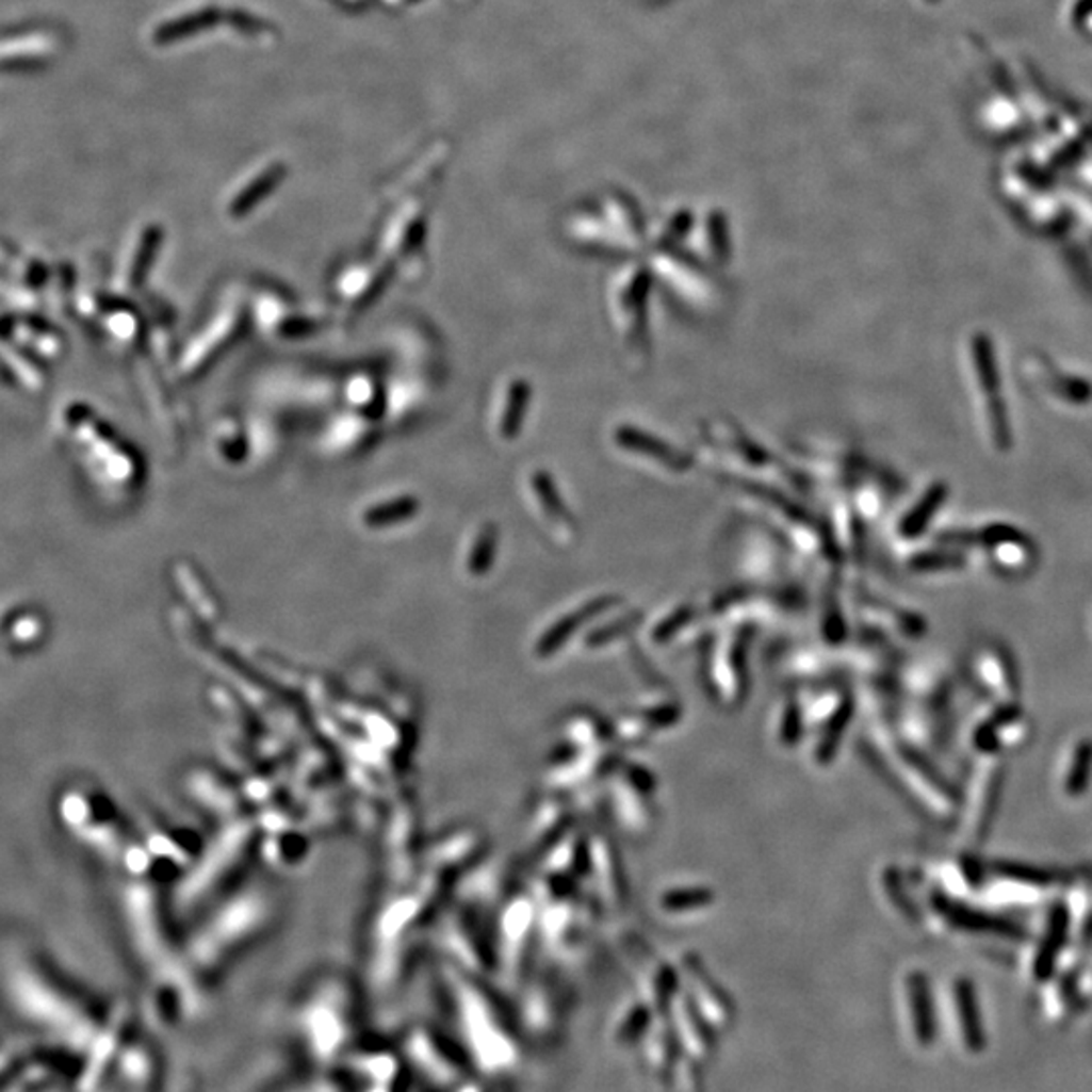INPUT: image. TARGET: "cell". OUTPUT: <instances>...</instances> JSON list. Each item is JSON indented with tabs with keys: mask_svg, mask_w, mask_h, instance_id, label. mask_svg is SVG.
Masks as SVG:
<instances>
[{
	"mask_svg": "<svg viewBox=\"0 0 1092 1092\" xmlns=\"http://www.w3.org/2000/svg\"><path fill=\"white\" fill-rule=\"evenodd\" d=\"M999 785H1001L999 759L985 755L969 783L965 817H963L965 840L975 842V840H981V835L988 832L990 821H992L993 808H995V799L999 794Z\"/></svg>",
	"mask_w": 1092,
	"mask_h": 1092,
	"instance_id": "cell-1",
	"label": "cell"
},
{
	"mask_svg": "<svg viewBox=\"0 0 1092 1092\" xmlns=\"http://www.w3.org/2000/svg\"><path fill=\"white\" fill-rule=\"evenodd\" d=\"M1026 738V718L1015 708H1006L992 716L985 724L975 731V747L983 755L999 753L1006 747H1013Z\"/></svg>",
	"mask_w": 1092,
	"mask_h": 1092,
	"instance_id": "cell-2",
	"label": "cell"
},
{
	"mask_svg": "<svg viewBox=\"0 0 1092 1092\" xmlns=\"http://www.w3.org/2000/svg\"><path fill=\"white\" fill-rule=\"evenodd\" d=\"M955 1008L965 1046L974 1054L983 1053L988 1046V1033L972 979L963 977L955 981Z\"/></svg>",
	"mask_w": 1092,
	"mask_h": 1092,
	"instance_id": "cell-3",
	"label": "cell"
},
{
	"mask_svg": "<svg viewBox=\"0 0 1092 1092\" xmlns=\"http://www.w3.org/2000/svg\"><path fill=\"white\" fill-rule=\"evenodd\" d=\"M1071 933V913L1066 909H1054L1048 916L1046 933L1033 957V977L1038 981H1048L1056 972L1058 955L1066 947Z\"/></svg>",
	"mask_w": 1092,
	"mask_h": 1092,
	"instance_id": "cell-4",
	"label": "cell"
},
{
	"mask_svg": "<svg viewBox=\"0 0 1092 1092\" xmlns=\"http://www.w3.org/2000/svg\"><path fill=\"white\" fill-rule=\"evenodd\" d=\"M975 670H977V678H981L983 686L992 695L997 696L1004 702L1012 700L1015 695V678L1010 670L1006 654H1001L999 650H993V648H983L975 659Z\"/></svg>",
	"mask_w": 1092,
	"mask_h": 1092,
	"instance_id": "cell-5",
	"label": "cell"
},
{
	"mask_svg": "<svg viewBox=\"0 0 1092 1092\" xmlns=\"http://www.w3.org/2000/svg\"><path fill=\"white\" fill-rule=\"evenodd\" d=\"M909 997L913 1008L914 1030L920 1044L931 1046L939 1033L936 1012H934L933 993L925 975L916 974L909 979Z\"/></svg>",
	"mask_w": 1092,
	"mask_h": 1092,
	"instance_id": "cell-6",
	"label": "cell"
},
{
	"mask_svg": "<svg viewBox=\"0 0 1092 1092\" xmlns=\"http://www.w3.org/2000/svg\"><path fill=\"white\" fill-rule=\"evenodd\" d=\"M617 439L621 445L630 447V450H639V452H650L648 456L655 457L657 461L662 463H668L672 468H686V459L682 456H678L672 447H668L664 441H657L654 437L646 436L641 431L636 429H630V427H623L617 431Z\"/></svg>",
	"mask_w": 1092,
	"mask_h": 1092,
	"instance_id": "cell-7",
	"label": "cell"
},
{
	"mask_svg": "<svg viewBox=\"0 0 1092 1092\" xmlns=\"http://www.w3.org/2000/svg\"><path fill=\"white\" fill-rule=\"evenodd\" d=\"M1092 775V743H1080L1071 755V763L1064 779V792L1071 797H1078L1089 789Z\"/></svg>",
	"mask_w": 1092,
	"mask_h": 1092,
	"instance_id": "cell-8",
	"label": "cell"
},
{
	"mask_svg": "<svg viewBox=\"0 0 1092 1092\" xmlns=\"http://www.w3.org/2000/svg\"><path fill=\"white\" fill-rule=\"evenodd\" d=\"M419 504L415 498H398L389 504L375 506L364 515V522L369 526H387L395 524L398 520L411 517L418 512Z\"/></svg>",
	"mask_w": 1092,
	"mask_h": 1092,
	"instance_id": "cell-9",
	"label": "cell"
},
{
	"mask_svg": "<svg viewBox=\"0 0 1092 1092\" xmlns=\"http://www.w3.org/2000/svg\"><path fill=\"white\" fill-rule=\"evenodd\" d=\"M528 398H531V387L528 382L524 380H518L508 395V409L504 413L502 419V434L512 439L517 436L518 429H520V423L524 418V411L528 409Z\"/></svg>",
	"mask_w": 1092,
	"mask_h": 1092,
	"instance_id": "cell-10",
	"label": "cell"
}]
</instances>
